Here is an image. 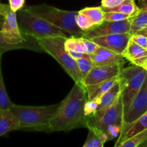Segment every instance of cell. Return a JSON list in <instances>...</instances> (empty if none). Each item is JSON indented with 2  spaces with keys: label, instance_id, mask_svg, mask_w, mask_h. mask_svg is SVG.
Here are the masks:
<instances>
[{
  "label": "cell",
  "instance_id": "6da1fadb",
  "mask_svg": "<svg viewBox=\"0 0 147 147\" xmlns=\"http://www.w3.org/2000/svg\"><path fill=\"white\" fill-rule=\"evenodd\" d=\"M88 100L86 88L75 83L49 123L50 131H70L78 128H86L87 117L85 104Z\"/></svg>",
  "mask_w": 147,
  "mask_h": 147
},
{
  "label": "cell",
  "instance_id": "7a4b0ae2",
  "mask_svg": "<svg viewBox=\"0 0 147 147\" xmlns=\"http://www.w3.org/2000/svg\"><path fill=\"white\" fill-rule=\"evenodd\" d=\"M34 15L46 20L75 37H82L84 34L76 23V15L78 11H67L48 5L40 4L24 7Z\"/></svg>",
  "mask_w": 147,
  "mask_h": 147
},
{
  "label": "cell",
  "instance_id": "3957f363",
  "mask_svg": "<svg viewBox=\"0 0 147 147\" xmlns=\"http://www.w3.org/2000/svg\"><path fill=\"white\" fill-rule=\"evenodd\" d=\"M60 103L45 106H28L14 104L10 109L18 119L22 129L49 131V123L58 109Z\"/></svg>",
  "mask_w": 147,
  "mask_h": 147
},
{
  "label": "cell",
  "instance_id": "277c9868",
  "mask_svg": "<svg viewBox=\"0 0 147 147\" xmlns=\"http://www.w3.org/2000/svg\"><path fill=\"white\" fill-rule=\"evenodd\" d=\"M16 13L20 30L24 35L30 36L37 40L58 37L68 38L73 36L46 20L34 15L24 8Z\"/></svg>",
  "mask_w": 147,
  "mask_h": 147
},
{
  "label": "cell",
  "instance_id": "5b68a950",
  "mask_svg": "<svg viewBox=\"0 0 147 147\" xmlns=\"http://www.w3.org/2000/svg\"><path fill=\"white\" fill-rule=\"evenodd\" d=\"M65 37H51L38 40L39 45L44 52L55 59L75 83H82L80 72L75 60L65 47Z\"/></svg>",
  "mask_w": 147,
  "mask_h": 147
},
{
  "label": "cell",
  "instance_id": "8992f818",
  "mask_svg": "<svg viewBox=\"0 0 147 147\" xmlns=\"http://www.w3.org/2000/svg\"><path fill=\"white\" fill-rule=\"evenodd\" d=\"M118 77L125 112L146 78L147 70L142 66L133 65L122 69Z\"/></svg>",
  "mask_w": 147,
  "mask_h": 147
},
{
  "label": "cell",
  "instance_id": "52a82bcc",
  "mask_svg": "<svg viewBox=\"0 0 147 147\" xmlns=\"http://www.w3.org/2000/svg\"><path fill=\"white\" fill-rule=\"evenodd\" d=\"M123 114L124 110L120 94L114 103L109 108L100 113H95L88 116L86 128L89 126H94L105 133L107 128L111 125H118L122 127Z\"/></svg>",
  "mask_w": 147,
  "mask_h": 147
},
{
  "label": "cell",
  "instance_id": "ba28073f",
  "mask_svg": "<svg viewBox=\"0 0 147 147\" xmlns=\"http://www.w3.org/2000/svg\"><path fill=\"white\" fill-rule=\"evenodd\" d=\"M146 111H147V77L140 90L134 97L129 106L124 112L121 132L118 140H120L123 137L131 125Z\"/></svg>",
  "mask_w": 147,
  "mask_h": 147
},
{
  "label": "cell",
  "instance_id": "9c48e42d",
  "mask_svg": "<svg viewBox=\"0 0 147 147\" xmlns=\"http://www.w3.org/2000/svg\"><path fill=\"white\" fill-rule=\"evenodd\" d=\"M0 30L7 42L11 45H19L25 42L28 36L21 32L17 20V13L10 9L4 17H0Z\"/></svg>",
  "mask_w": 147,
  "mask_h": 147
},
{
  "label": "cell",
  "instance_id": "30bf717a",
  "mask_svg": "<svg viewBox=\"0 0 147 147\" xmlns=\"http://www.w3.org/2000/svg\"><path fill=\"white\" fill-rule=\"evenodd\" d=\"M131 18L119 22L104 20L103 22L96 26L91 30L85 32L82 37L84 38L92 39L111 34L131 33Z\"/></svg>",
  "mask_w": 147,
  "mask_h": 147
},
{
  "label": "cell",
  "instance_id": "8fae6325",
  "mask_svg": "<svg viewBox=\"0 0 147 147\" xmlns=\"http://www.w3.org/2000/svg\"><path fill=\"white\" fill-rule=\"evenodd\" d=\"M123 65L124 64L93 66L87 76L83 80L82 84L84 87H87L116 77L123 68Z\"/></svg>",
  "mask_w": 147,
  "mask_h": 147
},
{
  "label": "cell",
  "instance_id": "7c38bea8",
  "mask_svg": "<svg viewBox=\"0 0 147 147\" xmlns=\"http://www.w3.org/2000/svg\"><path fill=\"white\" fill-rule=\"evenodd\" d=\"M131 37V33H118L94 37L90 40L98 46L122 55L130 40Z\"/></svg>",
  "mask_w": 147,
  "mask_h": 147
},
{
  "label": "cell",
  "instance_id": "4fadbf2b",
  "mask_svg": "<svg viewBox=\"0 0 147 147\" xmlns=\"http://www.w3.org/2000/svg\"><path fill=\"white\" fill-rule=\"evenodd\" d=\"M90 56L93 66L125 64L126 61V58L122 55L118 54L100 46H98L94 53L90 54Z\"/></svg>",
  "mask_w": 147,
  "mask_h": 147
},
{
  "label": "cell",
  "instance_id": "5bb4252c",
  "mask_svg": "<svg viewBox=\"0 0 147 147\" xmlns=\"http://www.w3.org/2000/svg\"><path fill=\"white\" fill-rule=\"evenodd\" d=\"M16 130H20V123L15 115L10 109L0 110V137Z\"/></svg>",
  "mask_w": 147,
  "mask_h": 147
},
{
  "label": "cell",
  "instance_id": "9a60e30c",
  "mask_svg": "<svg viewBox=\"0 0 147 147\" xmlns=\"http://www.w3.org/2000/svg\"><path fill=\"white\" fill-rule=\"evenodd\" d=\"M118 82H119V77L116 76V77L112 78L97 84L85 87L86 93H87L88 100H94V99L99 98L108 90H110L113 86H114Z\"/></svg>",
  "mask_w": 147,
  "mask_h": 147
},
{
  "label": "cell",
  "instance_id": "2e32d148",
  "mask_svg": "<svg viewBox=\"0 0 147 147\" xmlns=\"http://www.w3.org/2000/svg\"><path fill=\"white\" fill-rule=\"evenodd\" d=\"M19 49H26V50H34V51L37 52L43 51L40 47L37 40L30 37V36H28V39L25 42L22 43L21 45H11L7 42L2 32L0 30V51L5 53L9 50H19Z\"/></svg>",
  "mask_w": 147,
  "mask_h": 147
},
{
  "label": "cell",
  "instance_id": "e0dca14e",
  "mask_svg": "<svg viewBox=\"0 0 147 147\" xmlns=\"http://www.w3.org/2000/svg\"><path fill=\"white\" fill-rule=\"evenodd\" d=\"M87 129H88V134L83 147H103L106 142L110 141L106 134L97 128L89 126Z\"/></svg>",
  "mask_w": 147,
  "mask_h": 147
},
{
  "label": "cell",
  "instance_id": "ac0fdd59",
  "mask_svg": "<svg viewBox=\"0 0 147 147\" xmlns=\"http://www.w3.org/2000/svg\"><path fill=\"white\" fill-rule=\"evenodd\" d=\"M121 94L120 84L118 82L114 86L111 88L110 90L105 93L103 96H100L99 98L96 99L98 101V109L96 111V113H100L109 108L111 105L114 103L119 95Z\"/></svg>",
  "mask_w": 147,
  "mask_h": 147
},
{
  "label": "cell",
  "instance_id": "d6986e66",
  "mask_svg": "<svg viewBox=\"0 0 147 147\" xmlns=\"http://www.w3.org/2000/svg\"><path fill=\"white\" fill-rule=\"evenodd\" d=\"M147 129V111L145 112L144 114H142L139 119H136L133 123L130 126V127L128 129L125 134L123 135V137L116 142L115 144V147H119V145L124 142L126 139H129L130 137L133 136L136 134L139 133V132L142 131L144 130Z\"/></svg>",
  "mask_w": 147,
  "mask_h": 147
},
{
  "label": "cell",
  "instance_id": "ffe728a7",
  "mask_svg": "<svg viewBox=\"0 0 147 147\" xmlns=\"http://www.w3.org/2000/svg\"><path fill=\"white\" fill-rule=\"evenodd\" d=\"M122 55L126 58V60H129L132 63L138 59L146 57L147 49L139 45L130 39Z\"/></svg>",
  "mask_w": 147,
  "mask_h": 147
},
{
  "label": "cell",
  "instance_id": "44dd1931",
  "mask_svg": "<svg viewBox=\"0 0 147 147\" xmlns=\"http://www.w3.org/2000/svg\"><path fill=\"white\" fill-rule=\"evenodd\" d=\"M105 12L106 11H119L123 14H127L131 17H134L140 11V9L136 4L135 0H124L121 4L113 8H103Z\"/></svg>",
  "mask_w": 147,
  "mask_h": 147
},
{
  "label": "cell",
  "instance_id": "7402d4cb",
  "mask_svg": "<svg viewBox=\"0 0 147 147\" xmlns=\"http://www.w3.org/2000/svg\"><path fill=\"white\" fill-rule=\"evenodd\" d=\"M3 53L4 52L0 51V110H7L11 109L14 103H13L10 100L4 85L1 70V57Z\"/></svg>",
  "mask_w": 147,
  "mask_h": 147
},
{
  "label": "cell",
  "instance_id": "603a6c76",
  "mask_svg": "<svg viewBox=\"0 0 147 147\" xmlns=\"http://www.w3.org/2000/svg\"><path fill=\"white\" fill-rule=\"evenodd\" d=\"M80 11L87 15L95 26L98 25L104 21L105 12L101 7H86Z\"/></svg>",
  "mask_w": 147,
  "mask_h": 147
},
{
  "label": "cell",
  "instance_id": "cb8c5ba5",
  "mask_svg": "<svg viewBox=\"0 0 147 147\" xmlns=\"http://www.w3.org/2000/svg\"><path fill=\"white\" fill-rule=\"evenodd\" d=\"M147 27V9L141 10L131 18V34H136Z\"/></svg>",
  "mask_w": 147,
  "mask_h": 147
},
{
  "label": "cell",
  "instance_id": "d4e9b609",
  "mask_svg": "<svg viewBox=\"0 0 147 147\" xmlns=\"http://www.w3.org/2000/svg\"><path fill=\"white\" fill-rule=\"evenodd\" d=\"M147 140V129L139 132L122 142L119 147H137Z\"/></svg>",
  "mask_w": 147,
  "mask_h": 147
},
{
  "label": "cell",
  "instance_id": "484cf974",
  "mask_svg": "<svg viewBox=\"0 0 147 147\" xmlns=\"http://www.w3.org/2000/svg\"><path fill=\"white\" fill-rule=\"evenodd\" d=\"M76 61H77L78 67L79 70L80 72L82 81H83V79L87 76L92 67H93V63L92 62L91 58H90V55L88 54H86V56L78 59Z\"/></svg>",
  "mask_w": 147,
  "mask_h": 147
},
{
  "label": "cell",
  "instance_id": "4316f807",
  "mask_svg": "<svg viewBox=\"0 0 147 147\" xmlns=\"http://www.w3.org/2000/svg\"><path fill=\"white\" fill-rule=\"evenodd\" d=\"M76 23L83 32L88 31L96 27L89 17L80 11H78L76 15Z\"/></svg>",
  "mask_w": 147,
  "mask_h": 147
},
{
  "label": "cell",
  "instance_id": "83f0119b",
  "mask_svg": "<svg viewBox=\"0 0 147 147\" xmlns=\"http://www.w3.org/2000/svg\"><path fill=\"white\" fill-rule=\"evenodd\" d=\"M65 47L67 50H75L80 53H84L80 37L72 36L66 39L65 42Z\"/></svg>",
  "mask_w": 147,
  "mask_h": 147
},
{
  "label": "cell",
  "instance_id": "f1b7e54d",
  "mask_svg": "<svg viewBox=\"0 0 147 147\" xmlns=\"http://www.w3.org/2000/svg\"><path fill=\"white\" fill-rule=\"evenodd\" d=\"M131 16L119 12V11H106L104 14V20H106V21H123V20L131 19Z\"/></svg>",
  "mask_w": 147,
  "mask_h": 147
},
{
  "label": "cell",
  "instance_id": "f546056e",
  "mask_svg": "<svg viewBox=\"0 0 147 147\" xmlns=\"http://www.w3.org/2000/svg\"><path fill=\"white\" fill-rule=\"evenodd\" d=\"M80 39H81L82 45H83L84 53L88 55H90L94 53L95 50L97 49L98 45L96 44L94 42L92 41L91 40H90V39L84 38L83 37H80Z\"/></svg>",
  "mask_w": 147,
  "mask_h": 147
},
{
  "label": "cell",
  "instance_id": "4dcf8cb0",
  "mask_svg": "<svg viewBox=\"0 0 147 147\" xmlns=\"http://www.w3.org/2000/svg\"><path fill=\"white\" fill-rule=\"evenodd\" d=\"M98 101L96 99H94V100H88L86 104H85L84 108L85 115L86 116V117L94 114L96 112V111L98 110Z\"/></svg>",
  "mask_w": 147,
  "mask_h": 147
},
{
  "label": "cell",
  "instance_id": "1f68e13d",
  "mask_svg": "<svg viewBox=\"0 0 147 147\" xmlns=\"http://www.w3.org/2000/svg\"><path fill=\"white\" fill-rule=\"evenodd\" d=\"M121 132V127L118 125H111L106 129L105 134H106L109 138V140H113L114 138L119 136Z\"/></svg>",
  "mask_w": 147,
  "mask_h": 147
},
{
  "label": "cell",
  "instance_id": "d6a6232c",
  "mask_svg": "<svg viewBox=\"0 0 147 147\" xmlns=\"http://www.w3.org/2000/svg\"><path fill=\"white\" fill-rule=\"evenodd\" d=\"M131 40L134 42L135 43L138 44L139 45L144 47V48L147 47V37L143 35V34H138V33L131 34Z\"/></svg>",
  "mask_w": 147,
  "mask_h": 147
},
{
  "label": "cell",
  "instance_id": "836d02e7",
  "mask_svg": "<svg viewBox=\"0 0 147 147\" xmlns=\"http://www.w3.org/2000/svg\"><path fill=\"white\" fill-rule=\"evenodd\" d=\"M8 1L11 10L15 12L24 8L25 4V0H8Z\"/></svg>",
  "mask_w": 147,
  "mask_h": 147
},
{
  "label": "cell",
  "instance_id": "e575fe53",
  "mask_svg": "<svg viewBox=\"0 0 147 147\" xmlns=\"http://www.w3.org/2000/svg\"><path fill=\"white\" fill-rule=\"evenodd\" d=\"M124 0H101V6L103 8H113L121 4Z\"/></svg>",
  "mask_w": 147,
  "mask_h": 147
},
{
  "label": "cell",
  "instance_id": "d590c367",
  "mask_svg": "<svg viewBox=\"0 0 147 147\" xmlns=\"http://www.w3.org/2000/svg\"><path fill=\"white\" fill-rule=\"evenodd\" d=\"M133 65H139L142 66V67H144L146 70H147V56L146 57H142V58H139L138 60H135L132 63Z\"/></svg>",
  "mask_w": 147,
  "mask_h": 147
},
{
  "label": "cell",
  "instance_id": "8d00e7d4",
  "mask_svg": "<svg viewBox=\"0 0 147 147\" xmlns=\"http://www.w3.org/2000/svg\"><path fill=\"white\" fill-rule=\"evenodd\" d=\"M69 52V53L70 54V55L75 59V60H78V59L83 57L84 56L86 55V53H80V52L75 51V50H67Z\"/></svg>",
  "mask_w": 147,
  "mask_h": 147
},
{
  "label": "cell",
  "instance_id": "74e56055",
  "mask_svg": "<svg viewBox=\"0 0 147 147\" xmlns=\"http://www.w3.org/2000/svg\"><path fill=\"white\" fill-rule=\"evenodd\" d=\"M10 9H10L9 5L0 3V17H4Z\"/></svg>",
  "mask_w": 147,
  "mask_h": 147
},
{
  "label": "cell",
  "instance_id": "f35d334b",
  "mask_svg": "<svg viewBox=\"0 0 147 147\" xmlns=\"http://www.w3.org/2000/svg\"><path fill=\"white\" fill-rule=\"evenodd\" d=\"M137 5L141 10H146L147 0H138Z\"/></svg>",
  "mask_w": 147,
  "mask_h": 147
},
{
  "label": "cell",
  "instance_id": "ab89813d",
  "mask_svg": "<svg viewBox=\"0 0 147 147\" xmlns=\"http://www.w3.org/2000/svg\"><path fill=\"white\" fill-rule=\"evenodd\" d=\"M138 34H143V35L146 36L147 37V27H145V28L142 29V30H141L140 31L138 32Z\"/></svg>",
  "mask_w": 147,
  "mask_h": 147
},
{
  "label": "cell",
  "instance_id": "60d3db41",
  "mask_svg": "<svg viewBox=\"0 0 147 147\" xmlns=\"http://www.w3.org/2000/svg\"><path fill=\"white\" fill-rule=\"evenodd\" d=\"M140 146H142V147H147V140L146 141V142H144V143L142 144Z\"/></svg>",
  "mask_w": 147,
  "mask_h": 147
},
{
  "label": "cell",
  "instance_id": "b9f144b4",
  "mask_svg": "<svg viewBox=\"0 0 147 147\" xmlns=\"http://www.w3.org/2000/svg\"><path fill=\"white\" fill-rule=\"evenodd\" d=\"M146 49H147V47H146Z\"/></svg>",
  "mask_w": 147,
  "mask_h": 147
}]
</instances>
